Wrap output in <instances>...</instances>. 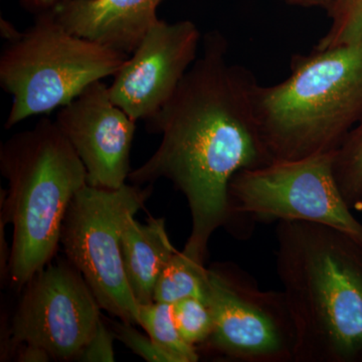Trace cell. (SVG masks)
I'll use <instances>...</instances> for the list:
<instances>
[{
	"mask_svg": "<svg viewBox=\"0 0 362 362\" xmlns=\"http://www.w3.org/2000/svg\"><path fill=\"white\" fill-rule=\"evenodd\" d=\"M228 49L223 33L204 35L201 56L146 121L148 132L161 135L158 148L129 175L138 185L165 178L185 194L192 226L183 250L204 261L213 233L230 223L233 176L273 162L255 110L258 81Z\"/></svg>",
	"mask_w": 362,
	"mask_h": 362,
	"instance_id": "cell-1",
	"label": "cell"
},
{
	"mask_svg": "<svg viewBox=\"0 0 362 362\" xmlns=\"http://www.w3.org/2000/svg\"><path fill=\"white\" fill-rule=\"evenodd\" d=\"M276 242L294 362H362L361 245L307 221H279Z\"/></svg>",
	"mask_w": 362,
	"mask_h": 362,
	"instance_id": "cell-2",
	"label": "cell"
},
{
	"mask_svg": "<svg viewBox=\"0 0 362 362\" xmlns=\"http://www.w3.org/2000/svg\"><path fill=\"white\" fill-rule=\"evenodd\" d=\"M254 102L272 160L337 151L362 120V42L296 54L289 77L257 86Z\"/></svg>",
	"mask_w": 362,
	"mask_h": 362,
	"instance_id": "cell-3",
	"label": "cell"
},
{
	"mask_svg": "<svg viewBox=\"0 0 362 362\" xmlns=\"http://www.w3.org/2000/svg\"><path fill=\"white\" fill-rule=\"evenodd\" d=\"M0 170L8 182L1 221L13 228L7 274L23 288L58 251L66 211L87 185V171L49 118L1 145Z\"/></svg>",
	"mask_w": 362,
	"mask_h": 362,
	"instance_id": "cell-4",
	"label": "cell"
},
{
	"mask_svg": "<svg viewBox=\"0 0 362 362\" xmlns=\"http://www.w3.org/2000/svg\"><path fill=\"white\" fill-rule=\"evenodd\" d=\"M0 56V85L13 98L11 129L25 119L70 103L97 81L115 76L129 56L62 25L52 9L35 14L25 32L14 30Z\"/></svg>",
	"mask_w": 362,
	"mask_h": 362,
	"instance_id": "cell-5",
	"label": "cell"
},
{
	"mask_svg": "<svg viewBox=\"0 0 362 362\" xmlns=\"http://www.w3.org/2000/svg\"><path fill=\"white\" fill-rule=\"evenodd\" d=\"M151 189V185L104 189L87 183L71 201L62 226L66 258L81 272L102 310L134 325L139 323V304L124 271L121 233Z\"/></svg>",
	"mask_w": 362,
	"mask_h": 362,
	"instance_id": "cell-6",
	"label": "cell"
},
{
	"mask_svg": "<svg viewBox=\"0 0 362 362\" xmlns=\"http://www.w3.org/2000/svg\"><path fill=\"white\" fill-rule=\"evenodd\" d=\"M335 151L245 169L228 188L230 221H307L337 228L362 246V223L352 214L334 175Z\"/></svg>",
	"mask_w": 362,
	"mask_h": 362,
	"instance_id": "cell-7",
	"label": "cell"
},
{
	"mask_svg": "<svg viewBox=\"0 0 362 362\" xmlns=\"http://www.w3.org/2000/svg\"><path fill=\"white\" fill-rule=\"evenodd\" d=\"M211 337L197 349L232 362H294L295 331L282 291L262 290L235 264L207 268Z\"/></svg>",
	"mask_w": 362,
	"mask_h": 362,
	"instance_id": "cell-8",
	"label": "cell"
},
{
	"mask_svg": "<svg viewBox=\"0 0 362 362\" xmlns=\"http://www.w3.org/2000/svg\"><path fill=\"white\" fill-rule=\"evenodd\" d=\"M9 328L7 352L33 344L56 361H77L101 322V306L70 261L49 263L23 287Z\"/></svg>",
	"mask_w": 362,
	"mask_h": 362,
	"instance_id": "cell-9",
	"label": "cell"
},
{
	"mask_svg": "<svg viewBox=\"0 0 362 362\" xmlns=\"http://www.w3.org/2000/svg\"><path fill=\"white\" fill-rule=\"evenodd\" d=\"M202 35L192 21L159 20L109 86L112 101L135 121L161 110L199 57Z\"/></svg>",
	"mask_w": 362,
	"mask_h": 362,
	"instance_id": "cell-10",
	"label": "cell"
},
{
	"mask_svg": "<svg viewBox=\"0 0 362 362\" xmlns=\"http://www.w3.org/2000/svg\"><path fill=\"white\" fill-rule=\"evenodd\" d=\"M134 119L112 101L102 81L62 107L56 123L87 171L90 187L117 189L129 178Z\"/></svg>",
	"mask_w": 362,
	"mask_h": 362,
	"instance_id": "cell-11",
	"label": "cell"
},
{
	"mask_svg": "<svg viewBox=\"0 0 362 362\" xmlns=\"http://www.w3.org/2000/svg\"><path fill=\"white\" fill-rule=\"evenodd\" d=\"M162 1L59 0L52 11L69 32L129 56L159 21Z\"/></svg>",
	"mask_w": 362,
	"mask_h": 362,
	"instance_id": "cell-12",
	"label": "cell"
},
{
	"mask_svg": "<svg viewBox=\"0 0 362 362\" xmlns=\"http://www.w3.org/2000/svg\"><path fill=\"white\" fill-rule=\"evenodd\" d=\"M124 271L139 305L154 302V288L164 267L177 250L171 244L165 220L150 216L140 223L131 216L121 233Z\"/></svg>",
	"mask_w": 362,
	"mask_h": 362,
	"instance_id": "cell-13",
	"label": "cell"
},
{
	"mask_svg": "<svg viewBox=\"0 0 362 362\" xmlns=\"http://www.w3.org/2000/svg\"><path fill=\"white\" fill-rule=\"evenodd\" d=\"M209 293V271L204 261L183 250L176 252L162 270L154 288L153 300L175 304L187 298H197L207 304Z\"/></svg>",
	"mask_w": 362,
	"mask_h": 362,
	"instance_id": "cell-14",
	"label": "cell"
},
{
	"mask_svg": "<svg viewBox=\"0 0 362 362\" xmlns=\"http://www.w3.org/2000/svg\"><path fill=\"white\" fill-rule=\"evenodd\" d=\"M138 325L173 362H197L201 358L197 349L181 337L176 327L173 304L154 301L139 305Z\"/></svg>",
	"mask_w": 362,
	"mask_h": 362,
	"instance_id": "cell-15",
	"label": "cell"
},
{
	"mask_svg": "<svg viewBox=\"0 0 362 362\" xmlns=\"http://www.w3.org/2000/svg\"><path fill=\"white\" fill-rule=\"evenodd\" d=\"M334 175L350 209L362 206V120L334 154Z\"/></svg>",
	"mask_w": 362,
	"mask_h": 362,
	"instance_id": "cell-16",
	"label": "cell"
},
{
	"mask_svg": "<svg viewBox=\"0 0 362 362\" xmlns=\"http://www.w3.org/2000/svg\"><path fill=\"white\" fill-rule=\"evenodd\" d=\"M331 25L314 49H325L362 42V0H334L327 11Z\"/></svg>",
	"mask_w": 362,
	"mask_h": 362,
	"instance_id": "cell-17",
	"label": "cell"
},
{
	"mask_svg": "<svg viewBox=\"0 0 362 362\" xmlns=\"http://www.w3.org/2000/svg\"><path fill=\"white\" fill-rule=\"evenodd\" d=\"M173 305L176 327L185 342L199 349L211 337L214 319L206 302L187 298Z\"/></svg>",
	"mask_w": 362,
	"mask_h": 362,
	"instance_id": "cell-18",
	"label": "cell"
},
{
	"mask_svg": "<svg viewBox=\"0 0 362 362\" xmlns=\"http://www.w3.org/2000/svg\"><path fill=\"white\" fill-rule=\"evenodd\" d=\"M112 330L117 339L120 340L133 354L142 357L145 361L173 362V359L157 346L148 334H142L140 331L136 329L134 324L119 320L112 323Z\"/></svg>",
	"mask_w": 362,
	"mask_h": 362,
	"instance_id": "cell-19",
	"label": "cell"
},
{
	"mask_svg": "<svg viewBox=\"0 0 362 362\" xmlns=\"http://www.w3.org/2000/svg\"><path fill=\"white\" fill-rule=\"evenodd\" d=\"M115 335L113 330L109 329L103 321L100 322L96 332L84 347L77 361L86 362H113L115 361L113 341Z\"/></svg>",
	"mask_w": 362,
	"mask_h": 362,
	"instance_id": "cell-20",
	"label": "cell"
},
{
	"mask_svg": "<svg viewBox=\"0 0 362 362\" xmlns=\"http://www.w3.org/2000/svg\"><path fill=\"white\" fill-rule=\"evenodd\" d=\"M16 361L21 362H47L52 361L49 352L33 344H21L14 350Z\"/></svg>",
	"mask_w": 362,
	"mask_h": 362,
	"instance_id": "cell-21",
	"label": "cell"
},
{
	"mask_svg": "<svg viewBox=\"0 0 362 362\" xmlns=\"http://www.w3.org/2000/svg\"><path fill=\"white\" fill-rule=\"evenodd\" d=\"M59 1V0H20V4L23 9L35 16L42 11H49Z\"/></svg>",
	"mask_w": 362,
	"mask_h": 362,
	"instance_id": "cell-22",
	"label": "cell"
},
{
	"mask_svg": "<svg viewBox=\"0 0 362 362\" xmlns=\"http://www.w3.org/2000/svg\"><path fill=\"white\" fill-rule=\"evenodd\" d=\"M286 4H291V6H297L301 7H320V8L329 11L332 6L334 0H282Z\"/></svg>",
	"mask_w": 362,
	"mask_h": 362,
	"instance_id": "cell-23",
	"label": "cell"
}]
</instances>
